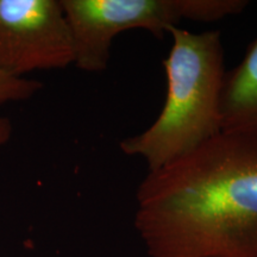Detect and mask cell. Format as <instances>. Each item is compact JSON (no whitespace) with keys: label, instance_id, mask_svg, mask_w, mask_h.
<instances>
[{"label":"cell","instance_id":"6da1fadb","mask_svg":"<svg viewBox=\"0 0 257 257\" xmlns=\"http://www.w3.org/2000/svg\"><path fill=\"white\" fill-rule=\"evenodd\" d=\"M136 201L148 257H257V131H221L148 172Z\"/></svg>","mask_w":257,"mask_h":257},{"label":"cell","instance_id":"7a4b0ae2","mask_svg":"<svg viewBox=\"0 0 257 257\" xmlns=\"http://www.w3.org/2000/svg\"><path fill=\"white\" fill-rule=\"evenodd\" d=\"M172 48L163 60L167 78L165 105L143 133L124 138L125 155L146 161L154 172L192 153L219 135L221 93L226 70L218 30H168Z\"/></svg>","mask_w":257,"mask_h":257},{"label":"cell","instance_id":"3957f363","mask_svg":"<svg viewBox=\"0 0 257 257\" xmlns=\"http://www.w3.org/2000/svg\"><path fill=\"white\" fill-rule=\"evenodd\" d=\"M72 35L74 64L101 73L110 62L114 37L127 30L162 38L180 22H216L242 14L246 0H60Z\"/></svg>","mask_w":257,"mask_h":257},{"label":"cell","instance_id":"277c9868","mask_svg":"<svg viewBox=\"0 0 257 257\" xmlns=\"http://www.w3.org/2000/svg\"><path fill=\"white\" fill-rule=\"evenodd\" d=\"M70 64L73 41L60 0H0V70L24 78Z\"/></svg>","mask_w":257,"mask_h":257},{"label":"cell","instance_id":"5b68a950","mask_svg":"<svg viewBox=\"0 0 257 257\" xmlns=\"http://www.w3.org/2000/svg\"><path fill=\"white\" fill-rule=\"evenodd\" d=\"M220 110L223 131H257V37L225 74Z\"/></svg>","mask_w":257,"mask_h":257},{"label":"cell","instance_id":"8992f818","mask_svg":"<svg viewBox=\"0 0 257 257\" xmlns=\"http://www.w3.org/2000/svg\"><path fill=\"white\" fill-rule=\"evenodd\" d=\"M43 85L37 80L15 78L0 70V104L28 100L38 93ZM12 123L9 118L0 117V146L11 140Z\"/></svg>","mask_w":257,"mask_h":257}]
</instances>
